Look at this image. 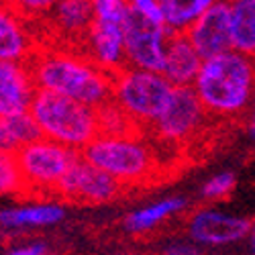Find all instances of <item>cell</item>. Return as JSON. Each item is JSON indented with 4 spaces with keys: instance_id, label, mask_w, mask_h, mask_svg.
Wrapping results in <instances>:
<instances>
[{
    "instance_id": "obj_1",
    "label": "cell",
    "mask_w": 255,
    "mask_h": 255,
    "mask_svg": "<svg viewBox=\"0 0 255 255\" xmlns=\"http://www.w3.org/2000/svg\"><path fill=\"white\" fill-rule=\"evenodd\" d=\"M37 90L100 109L113 100L115 76L76 49H37L29 61Z\"/></svg>"
},
{
    "instance_id": "obj_2",
    "label": "cell",
    "mask_w": 255,
    "mask_h": 255,
    "mask_svg": "<svg viewBox=\"0 0 255 255\" xmlns=\"http://www.w3.org/2000/svg\"><path fill=\"white\" fill-rule=\"evenodd\" d=\"M192 88L208 115L239 117L253 104L255 59L235 49L204 59Z\"/></svg>"
},
{
    "instance_id": "obj_3",
    "label": "cell",
    "mask_w": 255,
    "mask_h": 255,
    "mask_svg": "<svg viewBox=\"0 0 255 255\" xmlns=\"http://www.w3.org/2000/svg\"><path fill=\"white\" fill-rule=\"evenodd\" d=\"M29 113L41 137L80 153L100 135L96 109L51 92L37 90Z\"/></svg>"
},
{
    "instance_id": "obj_4",
    "label": "cell",
    "mask_w": 255,
    "mask_h": 255,
    "mask_svg": "<svg viewBox=\"0 0 255 255\" xmlns=\"http://www.w3.org/2000/svg\"><path fill=\"white\" fill-rule=\"evenodd\" d=\"M82 157L119 184L129 186L143 180H151L157 161L151 147L135 135H98Z\"/></svg>"
},
{
    "instance_id": "obj_5",
    "label": "cell",
    "mask_w": 255,
    "mask_h": 255,
    "mask_svg": "<svg viewBox=\"0 0 255 255\" xmlns=\"http://www.w3.org/2000/svg\"><path fill=\"white\" fill-rule=\"evenodd\" d=\"M172 94L174 86L159 72L125 68L113 80V102L137 127H151L165 111Z\"/></svg>"
},
{
    "instance_id": "obj_6",
    "label": "cell",
    "mask_w": 255,
    "mask_h": 255,
    "mask_svg": "<svg viewBox=\"0 0 255 255\" xmlns=\"http://www.w3.org/2000/svg\"><path fill=\"white\" fill-rule=\"evenodd\" d=\"M27 196H55L59 184L82 157L80 151L49 139H37L14 153Z\"/></svg>"
},
{
    "instance_id": "obj_7",
    "label": "cell",
    "mask_w": 255,
    "mask_h": 255,
    "mask_svg": "<svg viewBox=\"0 0 255 255\" xmlns=\"http://www.w3.org/2000/svg\"><path fill=\"white\" fill-rule=\"evenodd\" d=\"M169 35L172 33L165 29V25L151 23V20H145L131 12L125 23L127 68L161 74Z\"/></svg>"
},
{
    "instance_id": "obj_8",
    "label": "cell",
    "mask_w": 255,
    "mask_h": 255,
    "mask_svg": "<svg viewBox=\"0 0 255 255\" xmlns=\"http://www.w3.org/2000/svg\"><path fill=\"white\" fill-rule=\"evenodd\" d=\"M206 115L194 88H174L172 100L151 127L161 141L184 143L200 131Z\"/></svg>"
},
{
    "instance_id": "obj_9",
    "label": "cell",
    "mask_w": 255,
    "mask_h": 255,
    "mask_svg": "<svg viewBox=\"0 0 255 255\" xmlns=\"http://www.w3.org/2000/svg\"><path fill=\"white\" fill-rule=\"evenodd\" d=\"M123 188L125 186L119 184L115 178H111L102 169L94 167L84 157H80L78 163L70 169V174L59 184L55 194L74 202L102 204L115 200L123 192Z\"/></svg>"
},
{
    "instance_id": "obj_10",
    "label": "cell",
    "mask_w": 255,
    "mask_h": 255,
    "mask_svg": "<svg viewBox=\"0 0 255 255\" xmlns=\"http://www.w3.org/2000/svg\"><path fill=\"white\" fill-rule=\"evenodd\" d=\"M188 235L196 245L223 247L237 243L249 235L251 221L227 215L217 208H198L188 217Z\"/></svg>"
},
{
    "instance_id": "obj_11",
    "label": "cell",
    "mask_w": 255,
    "mask_h": 255,
    "mask_svg": "<svg viewBox=\"0 0 255 255\" xmlns=\"http://www.w3.org/2000/svg\"><path fill=\"white\" fill-rule=\"evenodd\" d=\"M186 37L194 45L202 59L217 57L233 49V29H231V8L229 0H221L206 10L196 23L186 31Z\"/></svg>"
},
{
    "instance_id": "obj_12",
    "label": "cell",
    "mask_w": 255,
    "mask_h": 255,
    "mask_svg": "<svg viewBox=\"0 0 255 255\" xmlns=\"http://www.w3.org/2000/svg\"><path fill=\"white\" fill-rule=\"evenodd\" d=\"M37 84L29 63L0 61V119L8 121L31 111Z\"/></svg>"
},
{
    "instance_id": "obj_13",
    "label": "cell",
    "mask_w": 255,
    "mask_h": 255,
    "mask_svg": "<svg viewBox=\"0 0 255 255\" xmlns=\"http://www.w3.org/2000/svg\"><path fill=\"white\" fill-rule=\"evenodd\" d=\"M84 53L96 66H100L109 74H119L127 68L125 57V27L113 23H98L94 20L86 39H84Z\"/></svg>"
},
{
    "instance_id": "obj_14",
    "label": "cell",
    "mask_w": 255,
    "mask_h": 255,
    "mask_svg": "<svg viewBox=\"0 0 255 255\" xmlns=\"http://www.w3.org/2000/svg\"><path fill=\"white\" fill-rule=\"evenodd\" d=\"M202 57L190 43L186 33H172L165 49L161 74L174 88H192L202 68Z\"/></svg>"
},
{
    "instance_id": "obj_15",
    "label": "cell",
    "mask_w": 255,
    "mask_h": 255,
    "mask_svg": "<svg viewBox=\"0 0 255 255\" xmlns=\"http://www.w3.org/2000/svg\"><path fill=\"white\" fill-rule=\"evenodd\" d=\"M37 49L27 20L14 12L8 2H0V61L29 63Z\"/></svg>"
},
{
    "instance_id": "obj_16",
    "label": "cell",
    "mask_w": 255,
    "mask_h": 255,
    "mask_svg": "<svg viewBox=\"0 0 255 255\" xmlns=\"http://www.w3.org/2000/svg\"><path fill=\"white\" fill-rule=\"evenodd\" d=\"M66 208L57 202H29L8 206L0 210V231H27V229H43L53 227L63 221Z\"/></svg>"
},
{
    "instance_id": "obj_17",
    "label": "cell",
    "mask_w": 255,
    "mask_h": 255,
    "mask_svg": "<svg viewBox=\"0 0 255 255\" xmlns=\"http://www.w3.org/2000/svg\"><path fill=\"white\" fill-rule=\"evenodd\" d=\"M49 16L61 35L78 45H84V39L94 23L92 0H61Z\"/></svg>"
},
{
    "instance_id": "obj_18",
    "label": "cell",
    "mask_w": 255,
    "mask_h": 255,
    "mask_svg": "<svg viewBox=\"0 0 255 255\" xmlns=\"http://www.w3.org/2000/svg\"><path fill=\"white\" fill-rule=\"evenodd\" d=\"M184 208H186V200L180 196H169V198L151 202L143 208L129 212L125 219V229L129 233H133V235H143V233L153 231L163 221L172 219L174 215L182 212Z\"/></svg>"
},
{
    "instance_id": "obj_19",
    "label": "cell",
    "mask_w": 255,
    "mask_h": 255,
    "mask_svg": "<svg viewBox=\"0 0 255 255\" xmlns=\"http://www.w3.org/2000/svg\"><path fill=\"white\" fill-rule=\"evenodd\" d=\"M233 49L255 59V0H229Z\"/></svg>"
},
{
    "instance_id": "obj_20",
    "label": "cell",
    "mask_w": 255,
    "mask_h": 255,
    "mask_svg": "<svg viewBox=\"0 0 255 255\" xmlns=\"http://www.w3.org/2000/svg\"><path fill=\"white\" fill-rule=\"evenodd\" d=\"M221 0H159L163 25L169 33H186Z\"/></svg>"
},
{
    "instance_id": "obj_21",
    "label": "cell",
    "mask_w": 255,
    "mask_h": 255,
    "mask_svg": "<svg viewBox=\"0 0 255 255\" xmlns=\"http://www.w3.org/2000/svg\"><path fill=\"white\" fill-rule=\"evenodd\" d=\"M96 115H98L100 135H135V131L139 129V127L123 113L121 106L115 104L113 100L100 106Z\"/></svg>"
},
{
    "instance_id": "obj_22",
    "label": "cell",
    "mask_w": 255,
    "mask_h": 255,
    "mask_svg": "<svg viewBox=\"0 0 255 255\" xmlns=\"http://www.w3.org/2000/svg\"><path fill=\"white\" fill-rule=\"evenodd\" d=\"M27 196L25 182L20 176L16 155L0 151V196Z\"/></svg>"
},
{
    "instance_id": "obj_23",
    "label": "cell",
    "mask_w": 255,
    "mask_h": 255,
    "mask_svg": "<svg viewBox=\"0 0 255 255\" xmlns=\"http://www.w3.org/2000/svg\"><path fill=\"white\" fill-rule=\"evenodd\" d=\"M6 127H8V135L16 147V151L20 147H25L37 139H41V131L35 123V119L31 117V113H25V115H18L14 119H8L6 121Z\"/></svg>"
},
{
    "instance_id": "obj_24",
    "label": "cell",
    "mask_w": 255,
    "mask_h": 255,
    "mask_svg": "<svg viewBox=\"0 0 255 255\" xmlns=\"http://www.w3.org/2000/svg\"><path fill=\"white\" fill-rule=\"evenodd\" d=\"M92 10L94 20H98V23H113L123 27L131 14L127 0H92Z\"/></svg>"
},
{
    "instance_id": "obj_25",
    "label": "cell",
    "mask_w": 255,
    "mask_h": 255,
    "mask_svg": "<svg viewBox=\"0 0 255 255\" xmlns=\"http://www.w3.org/2000/svg\"><path fill=\"white\" fill-rule=\"evenodd\" d=\"M237 186V178L233 172H219L215 176H210L204 186H202V198L204 200H210V202H217V200H223L227 198L233 190Z\"/></svg>"
},
{
    "instance_id": "obj_26",
    "label": "cell",
    "mask_w": 255,
    "mask_h": 255,
    "mask_svg": "<svg viewBox=\"0 0 255 255\" xmlns=\"http://www.w3.org/2000/svg\"><path fill=\"white\" fill-rule=\"evenodd\" d=\"M8 6L18 12L25 20L51 14L61 0H6Z\"/></svg>"
},
{
    "instance_id": "obj_27",
    "label": "cell",
    "mask_w": 255,
    "mask_h": 255,
    "mask_svg": "<svg viewBox=\"0 0 255 255\" xmlns=\"http://www.w3.org/2000/svg\"><path fill=\"white\" fill-rule=\"evenodd\" d=\"M131 12L145 18V20H151V23L163 25V16H161V6H159V0H127Z\"/></svg>"
},
{
    "instance_id": "obj_28",
    "label": "cell",
    "mask_w": 255,
    "mask_h": 255,
    "mask_svg": "<svg viewBox=\"0 0 255 255\" xmlns=\"http://www.w3.org/2000/svg\"><path fill=\"white\" fill-rule=\"evenodd\" d=\"M4 255H51L49 245L43 241H31V243H18L4 251Z\"/></svg>"
},
{
    "instance_id": "obj_29",
    "label": "cell",
    "mask_w": 255,
    "mask_h": 255,
    "mask_svg": "<svg viewBox=\"0 0 255 255\" xmlns=\"http://www.w3.org/2000/svg\"><path fill=\"white\" fill-rule=\"evenodd\" d=\"M161 255H202L200 247L192 241V243H186V241H176V243H169L161 249Z\"/></svg>"
},
{
    "instance_id": "obj_30",
    "label": "cell",
    "mask_w": 255,
    "mask_h": 255,
    "mask_svg": "<svg viewBox=\"0 0 255 255\" xmlns=\"http://www.w3.org/2000/svg\"><path fill=\"white\" fill-rule=\"evenodd\" d=\"M0 151H8V153H16V147L8 135V127L6 121L0 119Z\"/></svg>"
},
{
    "instance_id": "obj_31",
    "label": "cell",
    "mask_w": 255,
    "mask_h": 255,
    "mask_svg": "<svg viewBox=\"0 0 255 255\" xmlns=\"http://www.w3.org/2000/svg\"><path fill=\"white\" fill-rule=\"evenodd\" d=\"M247 239H249V251H251V255H255V219L251 221V229H249Z\"/></svg>"
},
{
    "instance_id": "obj_32",
    "label": "cell",
    "mask_w": 255,
    "mask_h": 255,
    "mask_svg": "<svg viewBox=\"0 0 255 255\" xmlns=\"http://www.w3.org/2000/svg\"><path fill=\"white\" fill-rule=\"evenodd\" d=\"M249 137L255 141V106L251 111V119H249Z\"/></svg>"
},
{
    "instance_id": "obj_33",
    "label": "cell",
    "mask_w": 255,
    "mask_h": 255,
    "mask_svg": "<svg viewBox=\"0 0 255 255\" xmlns=\"http://www.w3.org/2000/svg\"><path fill=\"white\" fill-rule=\"evenodd\" d=\"M0 2H4V0H0Z\"/></svg>"
}]
</instances>
